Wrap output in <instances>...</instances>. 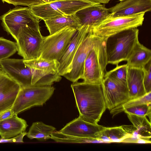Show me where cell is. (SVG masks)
Here are the masks:
<instances>
[{"mask_svg":"<svg viewBox=\"0 0 151 151\" xmlns=\"http://www.w3.org/2000/svg\"><path fill=\"white\" fill-rule=\"evenodd\" d=\"M80 116L97 124L106 108L102 84L77 82L71 85Z\"/></svg>","mask_w":151,"mask_h":151,"instance_id":"cell-1","label":"cell"},{"mask_svg":"<svg viewBox=\"0 0 151 151\" xmlns=\"http://www.w3.org/2000/svg\"><path fill=\"white\" fill-rule=\"evenodd\" d=\"M137 28L127 29L111 35L106 39V51L108 64L119 65L127 61L138 40Z\"/></svg>","mask_w":151,"mask_h":151,"instance_id":"cell-2","label":"cell"},{"mask_svg":"<svg viewBox=\"0 0 151 151\" xmlns=\"http://www.w3.org/2000/svg\"><path fill=\"white\" fill-rule=\"evenodd\" d=\"M108 64L106 39L98 37L85 60L82 79L86 83L102 84Z\"/></svg>","mask_w":151,"mask_h":151,"instance_id":"cell-3","label":"cell"},{"mask_svg":"<svg viewBox=\"0 0 151 151\" xmlns=\"http://www.w3.org/2000/svg\"><path fill=\"white\" fill-rule=\"evenodd\" d=\"M98 3L93 0H63L30 8L35 15L44 21L57 16L74 14L83 8Z\"/></svg>","mask_w":151,"mask_h":151,"instance_id":"cell-4","label":"cell"},{"mask_svg":"<svg viewBox=\"0 0 151 151\" xmlns=\"http://www.w3.org/2000/svg\"><path fill=\"white\" fill-rule=\"evenodd\" d=\"M52 86H31L21 88L11 109L12 115L36 106H42L53 94Z\"/></svg>","mask_w":151,"mask_h":151,"instance_id":"cell-5","label":"cell"},{"mask_svg":"<svg viewBox=\"0 0 151 151\" xmlns=\"http://www.w3.org/2000/svg\"><path fill=\"white\" fill-rule=\"evenodd\" d=\"M0 19L4 29L16 40L19 29L22 26L40 29L39 19L29 7H15L0 16Z\"/></svg>","mask_w":151,"mask_h":151,"instance_id":"cell-6","label":"cell"},{"mask_svg":"<svg viewBox=\"0 0 151 151\" xmlns=\"http://www.w3.org/2000/svg\"><path fill=\"white\" fill-rule=\"evenodd\" d=\"M77 30L73 28L66 27L44 37L39 58L59 62Z\"/></svg>","mask_w":151,"mask_h":151,"instance_id":"cell-7","label":"cell"},{"mask_svg":"<svg viewBox=\"0 0 151 151\" xmlns=\"http://www.w3.org/2000/svg\"><path fill=\"white\" fill-rule=\"evenodd\" d=\"M145 14V13H141L126 16L109 17L99 25L91 28V31L95 36L106 39L122 31L142 26Z\"/></svg>","mask_w":151,"mask_h":151,"instance_id":"cell-8","label":"cell"},{"mask_svg":"<svg viewBox=\"0 0 151 151\" xmlns=\"http://www.w3.org/2000/svg\"><path fill=\"white\" fill-rule=\"evenodd\" d=\"M43 37L40 29L27 26L21 27L16 40L18 54L26 60L39 58Z\"/></svg>","mask_w":151,"mask_h":151,"instance_id":"cell-9","label":"cell"},{"mask_svg":"<svg viewBox=\"0 0 151 151\" xmlns=\"http://www.w3.org/2000/svg\"><path fill=\"white\" fill-rule=\"evenodd\" d=\"M91 28L80 45L74 56L70 71L63 76L73 83L82 79L85 60L97 39L98 37L93 34Z\"/></svg>","mask_w":151,"mask_h":151,"instance_id":"cell-10","label":"cell"},{"mask_svg":"<svg viewBox=\"0 0 151 151\" xmlns=\"http://www.w3.org/2000/svg\"><path fill=\"white\" fill-rule=\"evenodd\" d=\"M0 67L1 70L21 88L32 86V70L25 64L23 59H6L0 61Z\"/></svg>","mask_w":151,"mask_h":151,"instance_id":"cell-11","label":"cell"},{"mask_svg":"<svg viewBox=\"0 0 151 151\" xmlns=\"http://www.w3.org/2000/svg\"><path fill=\"white\" fill-rule=\"evenodd\" d=\"M106 109L110 111L129 100L127 86L118 83L108 77L102 83Z\"/></svg>","mask_w":151,"mask_h":151,"instance_id":"cell-12","label":"cell"},{"mask_svg":"<svg viewBox=\"0 0 151 151\" xmlns=\"http://www.w3.org/2000/svg\"><path fill=\"white\" fill-rule=\"evenodd\" d=\"M105 128L98 124L86 122L79 116L67 124L58 132L68 136L97 139L98 133Z\"/></svg>","mask_w":151,"mask_h":151,"instance_id":"cell-13","label":"cell"},{"mask_svg":"<svg viewBox=\"0 0 151 151\" xmlns=\"http://www.w3.org/2000/svg\"><path fill=\"white\" fill-rule=\"evenodd\" d=\"M91 28L82 26L73 36L59 61L58 73L60 76H63L70 71L74 56Z\"/></svg>","mask_w":151,"mask_h":151,"instance_id":"cell-14","label":"cell"},{"mask_svg":"<svg viewBox=\"0 0 151 151\" xmlns=\"http://www.w3.org/2000/svg\"><path fill=\"white\" fill-rule=\"evenodd\" d=\"M21 88L6 73L0 71V114L11 109Z\"/></svg>","mask_w":151,"mask_h":151,"instance_id":"cell-15","label":"cell"},{"mask_svg":"<svg viewBox=\"0 0 151 151\" xmlns=\"http://www.w3.org/2000/svg\"><path fill=\"white\" fill-rule=\"evenodd\" d=\"M80 24L93 28L97 26L111 16L109 8L98 3L83 8L75 14Z\"/></svg>","mask_w":151,"mask_h":151,"instance_id":"cell-16","label":"cell"},{"mask_svg":"<svg viewBox=\"0 0 151 151\" xmlns=\"http://www.w3.org/2000/svg\"><path fill=\"white\" fill-rule=\"evenodd\" d=\"M109 8L110 17L126 16L150 12L151 0H122Z\"/></svg>","mask_w":151,"mask_h":151,"instance_id":"cell-17","label":"cell"},{"mask_svg":"<svg viewBox=\"0 0 151 151\" xmlns=\"http://www.w3.org/2000/svg\"><path fill=\"white\" fill-rule=\"evenodd\" d=\"M144 76L143 69L128 68L127 86L129 100L140 97L146 94L144 85Z\"/></svg>","mask_w":151,"mask_h":151,"instance_id":"cell-18","label":"cell"},{"mask_svg":"<svg viewBox=\"0 0 151 151\" xmlns=\"http://www.w3.org/2000/svg\"><path fill=\"white\" fill-rule=\"evenodd\" d=\"M27 122L19 117L17 114L0 121V135L4 139L10 138L25 131L28 126Z\"/></svg>","mask_w":151,"mask_h":151,"instance_id":"cell-19","label":"cell"},{"mask_svg":"<svg viewBox=\"0 0 151 151\" xmlns=\"http://www.w3.org/2000/svg\"><path fill=\"white\" fill-rule=\"evenodd\" d=\"M151 60V50L140 43H136L127 61L129 68L143 69Z\"/></svg>","mask_w":151,"mask_h":151,"instance_id":"cell-20","label":"cell"},{"mask_svg":"<svg viewBox=\"0 0 151 151\" xmlns=\"http://www.w3.org/2000/svg\"><path fill=\"white\" fill-rule=\"evenodd\" d=\"M44 21L50 35L66 27L73 28L78 30L81 27L75 14L57 16Z\"/></svg>","mask_w":151,"mask_h":151,"instance_id":"cell-21","label":"cell"},{"mask_svg":"<svg viewBox=\"0 0 151 151\" xmlns=\"http://www.w3.org/2000/svg\"><path fill=\"white\" fill-rule=\"evenodd\" d=\"M128 118L133 125L131 137L140 138L151 141V125L146 116L127 114Z\"/></svg>","mask_w":151,"mask_h":151,"instance_id":"cell-22","label":"cell"},{"mask_svg":"<svg viewBox=\"0 0 151 151\" xmlns=\"http://www.w3.org/2000/svg\"><path fill=\"white\" fill-rule=\"evenodd\" d=\"M25 64L30 68L37 70L47 76L58 73L59 62L55 60H50L38 58L30 60H24Z\"/></svg>","mask_w":151,"mask_h":151,"instance_id":"cell-23","label":"cell"},{"mask_svg":"<svg viewBox=\"0 0 151 151\" xmlns=\"http://www.w3.org/2000/svg\"><path fill=\"white\" fill-rule=\"evenodd\" d=\"M131 134L128 133L123 126L113 127H106L97 135V139L104 143L122 142L129 137Z\"/></svg>","mask_w":151,"mask_h":151,"instance_id":"cell-24","label":"cell"},{"mask_svg":"<svg viewBox=\"0 0 151 151\" xmlns=\"http://www.w3.org/2000/svg\"><path fill=\"white\" fill-rule=\"evenodd\" d=\"M56 131V128L52 126L37 122L32 123L26 135L30 139L44 141L51 139V135Z\"/></svg>","mask_w":151,"mask_h":151,"instance_id":"cell-25","label":"cell"},{"mask_svg":"<svg viewBox=\"0 0 151 151\" xmlns=\"http://www.w3.org/2000/svg\"><path fill=\"white\" fill-rule=\"evenodd\" d=\"M51 139L58 142L69 143H104L96 139L83 138L67 135L55 131L51 135Z\"/></svg>","mask_w":151,"mask_h":151,"instance_id":"cell-26","label":"cell"},{"mask_svg":"<svg viewBox=\"0 0 151 151\" xmlns=\"http://www.w3.org/2000/svg\"><path fill=\"white\" fill-rule=\"evenodd\" d=\"M128 69V67L126 64L118 65L106 72L104 77H108L118 83L127 86Z\"/></svg>","mask_w":151,"mask_h":151,"instance_id":"cell-27","label":"cell"},{"mask_svg":"<svg viewBox=\"0 0 151 151\" xmlns=\"http://www.w3.org/2000/svg\"><path fill=\"white\" fill-rule=\"evenodd\" d=\"M151 104V92L140 97L128 100L110 110V113L114 116L128 108L142 104Z\"/></svg>","mask_w":151,"mask_h":151,"instance_id":"cell-28","label":"cell"},{"mask_svg":"<svg viewBox=\"0 0 151 151\" xmlns=\"http://www.w3.org/2000/svg\"><path fill=\"white\" fill-rule=\"evenodd\" d=\"M17 51L16 42L0 37V61L8 58Z\"/></svg>","mask_w":151,"mask_h":151,"instance_id":"cell-29","label":"cell"},{"mask_svg":"<svg viewBox=\"0 0 151 151\" xmlns=\"http://www.w3.org/2000/svg\"><path fill=\"white\" fill-rule=\"evenodd\" d=\"M151 104H143L128 108L124 111L127 114L140 116H148L151 118Z\"/></svg>","mask_w":151,"mask_h":151,"instance_id":"cell-30","label":"cell"},{"mask_svg":"<svg viewBox=\"0 0 151 151\" xmlns=\"http://www.w3.org/2000/svg\"><path fill=\"white\" fill-rule=\"evenodd\" d=\"M2 1L14 6L23 5L29 8L38 6L45 3L42 0H1Z\"/></svg>","mask_w":151,"mask_h":151,"instance_id":"cell-31","label":"cell"},{"mask_svg":"<svg viewBox=\"0 0 151 151\" xmlns=\"http://www.w3.org/2000/svg\"><path fill=\"white\" fill-rule=\"evenodd\" d=\"M144 71V85L146 93L151 92V60L143 69Z\"/></svg>","mask_w":151,"mask_h":151,"instance_id":"cell-32","label":"cell"},{"mask_svg":"<svg viewBox=\"0 0 151 151\" xmlns=\"http://www.w3.org/2000/svg\"><path fill=\"white\" fill-rule=\"evenodd\" d=\"M27 132H24L17 136L10 138L4 139L1 138L0 139V143L13 142H23V137L25 135H27Z\"/></svg>","mask_w":151,"mask_h":151,"instance_id":"cell-33","label":"cell"},{"mask_svg":"<svg viewBox=\"0 0 151 151\" xmlns=\"http://www.w3.org/2000/svg\"><path fill=\"white\" fill-rule=\"evenodd\" d=\"M12 115L11 109L7 110L0 114V121L8 118Z\"/></svg>","mask_w":151,"mask_h":151,"instance_id":"cell-34","label":"cell"},{"mask_svg":"<svg viewBox=\"0 0 151 151\" xmlns=\"http://www.w3.org/2000/svg\"><path fill=\"white\" fill-rule=\"evenodd\" d=\"M151 141L139 138L137 139L134 143L139 144L150 143Z\"/></svg>","mask_w":151,"mask_h":151,"instance_id":"cell-35","label":"cell"},{"mask_svg":"<svg viewBox=\"0 0 151 151\" xmlns=\"http://www.w3.org/2000/svg\"><path fill=\"white\" fill-rule=\"evenodd\" d=\"M95 2L99 4H105L109 3L110 0H93Z\"/></svg>","mask_w":151,"mask_h":151,"instance_id":"cell-36","label":"cell"},{"mask_svg":"<svg viewBox=\"0 0 151 151\" xmlns=\"http://www.w3.org/2000/svg\"><path fill=\"white\" fill-rule=\"evenodd\" d=\"M45 3H50L63 0H42Z\"/></svg>","mask_w":151,"mask_h":151,"instance_id":"cell-37","label":"cell"},{"mask_svg":"<svg viewBox=\"0 0 151 151\" xmlns=\"http://www.w3.org/2000/svg\"><path fill=\"white\" fill-rule=\"evenodd\" d=\"M1 68H0V71L1 70Z\"/></svg>","mask_w":151,"mask_h":151,"instance_id":"cell-38","label":"cell"},{"mask_svg":"<svg viewBox=\"0 0 151 151\" xmlns=\"http://www.w3.org/2000/svg\"><path fill=\"white\" fill-rule=\"evenodd\" d=\"M121 0H119V1H121Z\"/></svg>","mask_w":151,"mask_h":151,"instance_id":"cell-39","label":"cell"}]
</instances>
